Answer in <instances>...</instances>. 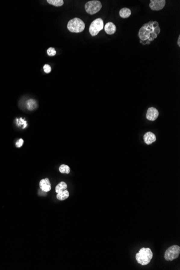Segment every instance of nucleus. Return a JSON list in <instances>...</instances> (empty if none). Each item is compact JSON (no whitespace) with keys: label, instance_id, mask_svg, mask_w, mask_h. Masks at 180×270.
<instances>
[{"label":"nucleus","instance_id":"14","mask_svg":"<svg viewBox=\"0 0 180 270\" xmlns=\"http://www.w3.org/2000/svg\"><path fill=\"white\" fill-rule=\"evenodd\" d=\"M37 103L34 99H30L26 103V107L29 110H34L37 107Z\"/></svg>","mask_w":180,"mask_h":270},{"label":"nucleus","instance_id":"1","mask_svg":"<svg viewBox=\"0 0 180 270\" xmlns=\"http://www.w3.org/2000/svg\"><path fill=\"white\" fill-rule=\"evenodd\" d=\"M153 254L152 250L149 248L142 247L139 250L135 256L137 262L140 264L144 266L148 264L151 262Z\"/></svg>","mask_w":180,"mask_h":270},{"label":"nucleus","instance_id":"8","mask_svg":"<svg viewBox=\"0 0 180 270\" xmlns=\"http://www.w3.org/2000/svg\"><path fill=\"white\" fill-rule=\"evenodd\" d=\"M39 187L42 191L44 192H48L50 191L51 189V185L49 178H46L41 180L39 182Z\"/></svg>","mask_w":180,"mask_h":270},{"label":"nucleus","instance_id":"5","mask_svg":"<svg viewBox=\"0 0 180 270\" xmlns=\"http://www.w3.org/2000/svg\"><path fill=\"white\" fill-rule=\"evenodd\" d=\"M104 28V22L101 18H97L91 23L89 28L90 33L92 36L97 35Z\"/></svg>","mask_w":180,"mask_h":270},{"label":"nucleus","instance_id":"12","mask_svg":"<svg viewBox=\"0 0 180 270\" xmlns=\"http://www.w3.org/2000/svg\"><path fill=\"white\" fill-rule=\"evenodd\" d=\"M56 197L59 201H64L69 197V192L67 189L65 190L61 193H57Z\"/></svg>","mask_w":180,"mask_h":270},{"label":"nucleus","instance_id":"10","mask_svg":"<svg viewBox=\"0 0 180 270\" xmlns=\"http://www.w3.org/2000/svg\"><path fill=\"white\" fill-rule=\"evenodd\" d=\"M104 29L106 33L108 35H113L116 33V26L112 22H108L106 23L104 26Z\"/></svg>","mask_w":180,"mask_h":270},{"label":"nucleus","instance_id":"13","mask_svg":"<svg viewBox=\"0 0 180 270\" xmlns=\"http://www.w3.org/2000/svg\"><path fill=\"white\" fill-rule=\"evenodd\" d=\"M67 185L65 182H61L58 185H57L55 188L56 192L57 193H61L62 191L67 189Z\"/></svg>","mask_w":180,"mask_h":270},{"label":"nucleus","instance_id":"6","mask_svg":"<svg viewBox=\"0 0 180 270\" xmlns=\"http://www.w3.org/2000/svg\"><path fill=\"white\" fill-rule=\"evenodd\" d=\"M165 5V0H152L149 4V7L152 11H159L164 8Z\"/></svg>","mask_w":180,"mask_h":270},{"label":"nucleus","instance_id":"2","mask_svg":"<svg viewBox=\"0 0 180 270\" xmlns=\"http://www.w3.org/2000/svg\"><path fill=\"white\" fill-rule=\"evenodd\" d=\"M67 27L71 33H79L84 30L85 23L80 18H73L67 23Z\"/></svg>","mask_w":180,"mask_h":270},{"label":"nucleus","instance_id":"19","mask_svg":"<svg viewBox=\"0 0 180 270\" xmlns=\"http://www.w3.org/2000/svg\"><path fill=\"white\" fill-rule=\"evenodd\" d=\"M23 142H24V141H23V139H20L18 141L16 142V146L17 147H18V148H20L21 147L23 146Z\"/></svg>","mask_w":180,"mask_h":270},{"label":"nucleus","instance_id":"3","mask_svg":"<svg viewBox=\"0 0 180 270\" xmlns=\"http://www.w3.org/2000/svg\"><path fill=\"white\" fill-rule=\"evenodd\" d=\"M180 253V247L177 245H172L166 251L164 256L165 259L167 261H172L178 257Z\"/></svg>","mask_w":180,"mask_h":270},{"label":"nucleus","instance_id":"16","mask_svg":"<svg viewBox=\"0 0 180 270\" xmlns=\"http://www.w3.org/2000/svg\"><path fill=\"white\" fill-rule=\"evenodd\" d=\"M59 170L62 174H68L70 172V168L67 165H62L59 167Z\"/></svg>","mask_w":180,"mask_h":270},{"label":"nucleus","instance_id":"4","mask_svg":"<svg viewBox=\"0 0 180 270\" xmlns=\"http://www.w3.org/2000/svg\"><path fill=\"white\" fill-rule=\"evenodd\" d=\"M102 5L99 1H90L85 4L86 11L90 15H94L101 11Z\"/></svg>","mask_w":180,"mask_h":270},{"label":"nucleus","instance_id":"7","mask_svg":"<svg viewBox=\"0 0 180 270\" xmlns=\"http://www.w3.org/2000/svg\"><path fill=\"white\" fill-rule=\"evenodd\" d=\"M159 113L157 108L150 107L147 111L146 118L150 121H155L157 120Z\"/></svg>","mask_w":180,"mask_h":270},{"label":"nucleus","instance_id":"18","mask_svg":"<svg viewBox=\"0 0 180 270\" xmlns=\"http://www.w3.org/2000/svg\"><path fill=\"white\" fill-rule=\"evenodd\" d=\"M43 69H44V72L46 73H49L51 71V67L49 65L45 64L44 65V66L43 67Z\"/></svg>","mask_w":180,"mask_h":270},{"label":"nucleus","instance_id":"11","mask_svg":"<svg viewBox=\"0 0 180 270\" xmlns=\"http://www.w3.org/2000/svg\"><path fill=\"white\" fill-rule=\"evenodd\" d=\"M119 15L121 18H128L131 15V11L129 8H122L119 11Z\"/></svg>","mask_w":180,"mask_h":270},{"label":"nucleus","instance_id":"15","mask_svg":"<svg viewBox=\"0 0 180 270\" xmlns=\"http://www.w3.org/2000/svg\"><path fill=\"white\" fill-rule=\"evenodd\" d=\"M47 2L55 7H61L64 5V1L63 0H48Z\"/></svg>","mask_w":180,"mask_h":270},{"label":"nucleus","instance_id":"20","mask_svg":"<svg viewBox=\"0 0 180 270\" xmlns=\"http://www.w3.org/2000/svg\"><path fill=\"white\" fill-rule=\"evenodd\" d=\"M180 36H178V46H180Z\"/></svg>","mask_w":180,"mask_h":270},{"label":"nucleus","instance_id":"17","mask_svg":"<svg viewBox=\"0 0 180 270\" xmlns=\"http://www.w3.org/2000/svg\"><path fill=\"white\" fill-rule=\"evenodd\" d=\"M47 54L49 56H54L56 54V51L54 48H50L47 50Z\"/></svg>","mask_w":180,"mask_h":270},{"label":"nucleus","instance_id":"9","mask_svg":"<svg viewBox=\"0 0 180 270\" xmlns=\"http://www.w3.org/2000/svg\"><path fill=\"white\" fill-rule=\"evenodd\" d=\"M144 140L145 144L149 145L154 142L156 141L157 138L155 135L153 133H152L151 132H148L144 134Z\"/></svg>","mask_w":180,"mask_h":270}]
</instances>
